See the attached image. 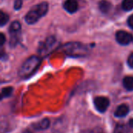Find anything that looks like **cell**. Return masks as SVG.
<instances>
[{
    "label": "cell",
    "instance_id": "19",
    "mask_svg": "<svg viewBox=\"0 0 133 133\" xmlns=\"http://www.w3.org/2000/svg\"><path fill=\"white\" fill-rule=\"evenodd\" d=\"M128 24L129 26L133 30V15L130 16L128 19Z\"/></svg>",
    "mask_w": 133,
    "mask_h": 133
},
{
    "label": "cell",
    "instance_id": "12",
    "mask_svg": "<svg viewBox=\"0 0 133 133\" xmlns=\"http://www.w3.org/2000/svg\"><path fill=\"white\" fill-rule=\"evenodd\" d=\"M123 86L128 91L133 90V76H126L123 79Z\"/></svg>",
    "mask_w": 133,
    "mask_h": 133
},
{
    "label": "cell",
    "instance_id": "2",
    "mask_svg": "<svg viewBox=\"0 0 133 133\" xmlns=\"http://www.w3.org/2000/svg\"><path fill=\"white\" fill-rule=\"evenodd\" d=\"M48 9V5L46 2H41L40 4L34 6L26 15L25 20L28 24H34L39 20L40 18L44 16Z\"/></svg>",
    "mask_w": 133,
    "mask_h": 133
},
{
    "label": "cell",
    "instance_id": "6",
    "mask_svg": "<svg viewBox=\"0 0 133 133\" xmlns=\"http://www.w3.org/2000/svg\"><path fill=\"white\" fill-rule=\"evenodd\" d=\"M78 6L79 5L76 0H66L63 4L64 9L70 13L76 12L78 9Z\"/></svg>",
    "mask_w": 133,
    "mask_h": 133
},
{
    "label": "cell",
    "instance_id": "3",
    "mask_svg": "<svg viewBox=\"0 0 133 133\" xmlns=\"http://www.w3.org/2000/svg\"><path fill=\"white\" fill-rule=\"evenodd\" d=\"M65 51L69 54V55H84L85 53H87V49L85 46L80 44H68L65 46Z\"/></svg>",
    "mask_w": 133,
    "mask_h": 133
},
{
    "label": "cell",
    "instance_id": "4",
    "mask_svg": "<svg viewBox=\"0 0 133 133\" xmlns=\"http://www.w3.org/2000/svg\"><path fill=\"white\" fill-rule=\"evenodd\" d=\"M94 104L97 111L104 113L108 108L110 105V101L106 97H96L94 100Z\"/></svg>",
    "mask_w": 133,
    "mask_h": 133
},
{
    "label": "cell",
    "instance_id": "20",
    "mask_svg": "<svg viewBox=\"0 0 133 133\" xmlns=\"http://www.w3.org/2000/svg\"><path fill=\"white\" fill-rule=\"evenodd\" d=\"M90 133H104V131H103V129H101V128H96V129H93L91 132Z\"/></svg>",
    "mask_w": 133,
    "mask_h": 133
},
{
    "label": "cell",
    "instance_id": "23",
    "mask_svg": "<svg viewBox=\"0 0 133 133\" xmlns=\"http://www.w3.org/2000/svg\"><path fill=\"white\" fill-rule=\"evenodd\" d=\"M24 133H31L30 131H28V130H26V131H25V132Z\"/></svg>",
    "mask_w": 133,
    "mask_h": 133
},
{
    "label": "cell",
    "instance_id": "15",
    "mask_svg": "<svg viewBox=\"0 0 133 133\" xmlns=\"http://www.w3.org/2000/svg\"><path fill=\"white\" fill-rule=\"evenodd\" d=\"M122 8L125 11L133 9V0H124L122 2Z\"/></svg>",
    "mask_w": 133,
    "mask_h": 133
},
{
    "label": "cell",
    "instance_id": "16",
    "mask_svg": "<svg viewBox=\"0 0 133 133\" xmlns=\"http://www.w3.org/2000/svg\"><path fill=\"white\" fill-rule=\"evenodd\" d=\"M8 20H9V16L2 11L0 13V25L2 26H4L8 22Z\"/></svg>",
    "mask_w": 133,
    "mask_h": 133
},
{
    "label": "cell",
    "instance_id": "11",
    "mask_svg": "<svg viewBox=\"0 0 133 133\" xmlns=\"http://www.w3.org/2000/svg\"><path fill=\"white\" fill-rule=\"evenodd\" d=\"M131 126L129 125H124V124H118L115 129L114 133H129V130L131 129Z\"/></svg>",
    "mask_w": 133,
    "mask_h": 133
},
{
    "label": "cell",
    "instance_id": "14",
    "mask_svg": "<svg viewBox=\"0 0 133 133\" xmlns=\"http://www.w3.org/2000/svg\"><path fill=\"white\" fill-rule=\"evenodd\" d=\"M13 91V88L11 87H5L2 90V94H1V99L2 100L3 98H6L11 96V94H12Z\"/></svg>",
    "mask_w": 133,
    "mask_h": 133
},
{
    "label": "cell",
    "instance_id": "5",
    "mask_svg": "<svg viewBox=\"0 0 133 133\" xmlns=\"http://www.w3.org/2000/svg\"><path fill=\"white\" fill-rule=\"evenodd\" d=\"M116 40L122 45H127L133 41V36L124 30H119L116 34Z\"/></svg>",
    "mask_w": 133,
    "mask_h": 133
},
{
    "label": "cell",
    "instance_id": "1",
    "mask_svg": "<svg viewBox=\"0 0 133 133\" xmlns=\"http://www.w3.org/2000/svg\"><path fill=\"white\" fill-rule=\"evenodd\" d=\"M40 63H41V59L37 56L34 55L30 57L24 62L21 68L19 69V76L23 79L30 77L36 72Z\"/></svg>",
    "mask_w": 133,
    "mask_h": 133
},
{
    "label": "cell",
    "instance_id": "18",
    "mask_svg": "<svg viewBox=\"0 0 133 133\" xmlns=\"http://www.w3.org/2000/svg\"><path fill=\"white\" fill-rule=\"evenodd\" d=\"M128 64L129 65V67H131L132 69H133V53H132L128 58Z\"/></svg>",
    "mask_w": 133,
    "mask_h": 133
},
{
    "label": "cell",
    "instance_id": "21",
    "mask_svg": "<svg viewBox=\"0 0 133 133\" xmlns=\"http://www.w3.org/2000/svg\"><path fill=\"white\" fill-rule=\"evenodd\" d=\"M5 36H4V34H1V41H0V44H1V45H3L4 44V43H5Z\"/></svg>",
    "mask_w": 133,
    "mask_h": 133
},
{
    "label": "cell",
    "instance_id": "13",
    "mask_svg": "<svg viewBox=\"0 0 133 133\" xmlns=\"http://www.w3.org/2000/svg\"><path fill=\"white\" fill-rule=\"evenodd\" d=\"M21 29V25L18 21H14L11 23L9 26V32L10 34H12V35H15L19 32Z\"/></svg>",
    "mask_w": 133,
    "mask_h": 133
},
{
    "label": "cell",
    "instance_id": "8",
    "mask_svg": "<svg viewBox=\"0 0 133 133\" xmlns=\"http://www.w3.org/2000/svg\"><path fill=\"white\" fill-rule=\"evenodd\" d=\"M32 126H33V128L35 130L43 131V130H45V129L49 128V126H50V121H49L48 118H44V119L41 120L40 122L33 124Z\"/></svg>",
    "mask_w": 133,
    "mask_h": 133
},
{
    "label": "cell",
    "instance_id": "7",
    "mask_svg": "<svg viewBox=\"0 0 133 133\" xmlns=\"http://www.w3.org/2000/svg\"><path fill=\"white\" fill-rule=\"evenodd\" d=\"M129 107L125 104H122L116 108L115 111V116L117 118H123L125 117L129 114Z\"/></svg>",
    "mask_w": 133,
    "mask_h": 133
},
{
    "label": "cell",
    "instance_id": "10",
    "mask_svg": "<svg viewBox=\"0 0 133 133\" xmlns=\"http://www.w3.org/2000/svg\"><path fill=\"white\" fill-rule=\"evenodd\" d=\"M111 8V4L107 0H101L99 3V9L103 13H108Z\"/></svg>",
    "mask_w": 133,
    "mask_h": 133
},
{
    "label": "cell",
    "instance_id": "17",
    "mask_svg": "<svg viewBox=\"0 0 133 133\" xmlns=\"http://www.w3.org/2000/svg\"><path fill=\"white\" fill-rule=\"evenodd\" d=\"M22 4H23L22 0H16L15 2H14V8H15V9H16V10L19 9L21 8V6H22Z\"/></svg>",
    "mask_w": 133,
    "mask_h": 133
},
{
    "label": "cell",
    "instance_id": "9",
    "mask_svg": "<svg viewBox=\"0 0 133 133\" xmlns=\"http://www.w3.org/2000/svg\"><path fill=\"white\" fill-rule=\"evenodd\" d=\"M55 39L54 37H50L48 38L42 45L41 48H40V52L41 53H46V51H49V50L51 48V47L55 44Z\"/></svg>",
    "mask_w": 133,
    "mask_h": 133
},
{
    "label": "cell",
    "instance_id": "22",
    "mask_svg": "<svg viewBox=\"0 0 133 133\" xmlns=\"http://www.w3.org/2000/svg\"><path fill=\"white\" fill-rule=\"evenodd\" d=\"M129 125L131 126V128L132 129L133 128V119H130L129 122Z\"/></svg>",
    "mask_w": 133,
    "mask_h": 133
}]
</instances>
